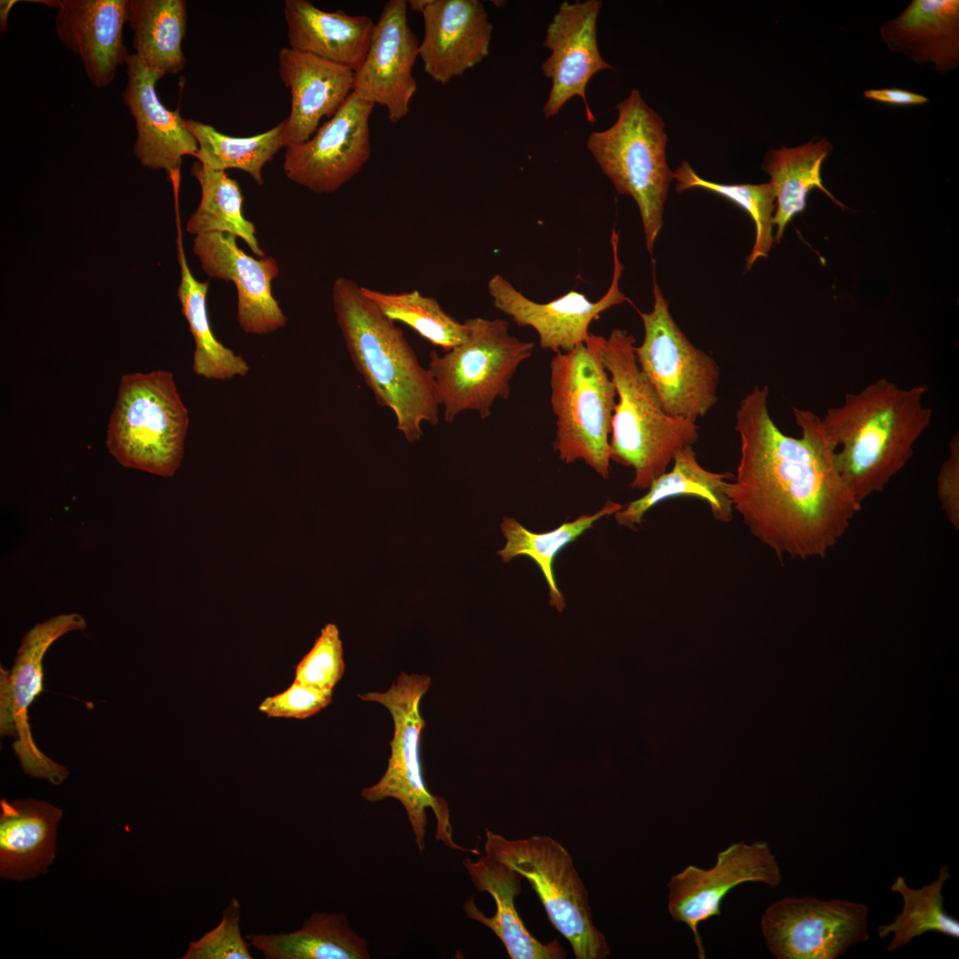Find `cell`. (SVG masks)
I'll return each instance as SVG.
<instances>
[{"instance_id":"16","label":"cell","mask_w":959,"mask_h":959,"mask_svg":"<svg viewBox=\"0 0 959 959\" xmlns=\"http://www.w3.org/2000/svg\"><path fill=\"white\" fill-rule=\"evenodd\" d=\"M374 107L352 92L308 140L286 148V177L320 194L333 193L350 181L370 157Z\"/></svg>"},{"instance_id":"19","label":"cell","mask_w":959,"mask_h":959,"mask_svg":"<svg viewBox=\"0 0 959 959\" xmlns=\"http://www.w3.org/2000/svg\"><path fill=\"white\" fill-rule=\"evenodd\" d=\"M236 236L223 233L194 235L193 252L211 278L232 281L237 292V321L246 334L266 335L283 328L288 317L272 293L280 273L273 257L245 253Z\"/></svg>"},{"instance_id":"10","label":"cell","mask_w":959,"mask_h":959,"mask_svg":"<svg viewBox=\"0 0 959 959\" xmlns=\"http://www.w3.org/2000/svg\"><path fill=\"white\" fill-rule=\"evenodd\" d=\"M484 850L487 857L510 866L528 881L576 959H605L610 955L605 935L593 923L588 891L560 843L543 835L508 839L487 830Z\"/></svg>"},{"instance_id":"20","label":"cell","mask_w":959,"mask_h":959,"mask_svg":"<svg viewBox=\"0 0 959 959\" xmlns=\"http://www.w3.org/2000/svg\"><path fill=\"white\" fill-rule=\"evenodd\" d=\"M422 15L419 56L435 82L446 84L487 57L494 27L480 1L433 0Z\"/></svg>"},{"instance_id":"25","label":"cell","mask_w":959,"mask_h":959,"mask_svg":"<svg viewBox=\"0 0 959 959\" xmlns=\"http://www.w3.org/2000/svg\"><path fill=\"white\" fill-rule=\"evenodd\" d=\"M892 52L945 74L959 67V1L913 0L880 28Z\"/></svg>"},{"instance_id":"42","label":"cell","mask_w":959,"mask_h":959,"mask_svg":"<svg viewBox=\"0 0 959 959\" xmlns=\"http://www.w3.org/2000/svg\"><path fill=\"white\" fill-rule=\"evenodd\" d=\"M949 456L938 476V495L947 519L959 528V434L949 441Z\"/></svg>"},{"instance_id":"1","label":"cell","mask_w":959,"mask_h":959,"mask_svg":"<svg viewBox=\"0 0 959 959\" xmlns=\"http://www.w3.org/2000/svg\"><path fill=\"white\" fill-rule=\"evenodd\" d=\"M769 389L741 400L735 430L740 459L727 495L750 533L781 560L823 558L861 504L844 482L820 417L793 408L800 438L782 432L768 409Z\"/></svg>"},{"instance_id":"40","label":"cell","mask_w":959,"mask_h":959,"mask_svg":"<svg viewBox=\"0 0 959 959\" xmlns=\"http://www.w3.org/2000/svg\"><path fill=\"white\" fill-rule=\"evenodd\" d=\"M241 906L233 898L219 923L199 939L190 942L183 959H252L250 943L241 932Z\"/></svg>"},{"instance_id":"14","label":"cell","mask_w":959,"mask_h":959,"mask_svg":"<svg viewBox=\"0 0 959 959\" xmlns=\"http://www.w3.org/2000/svg\"><path fill=\"white\" fill-rule=\"evenodd\" d=\"M781 881L780 866L766 842L734 843L717 853L712 868L702 869L690 865L672 876L668 884V909L677 923L688 926L698 957L704 959L698 927L721 915V905L727 894L744 883L759 882L776 887Z\"/></svg>"},{"instance_id":"39","label":"cell","mask_w":959,"mask_h":959,"mask_svg":"<svg viewBox=\"0 0 959 959\" xmlns=\"http://www.w3.org/2000/svg\"><path fill=\"white\" fill-rule=\"evenodd\" d=\"M345 672L343 646L336 624L328 623L311 650L295 669L294 681L322 690L333 691Z\"/></svg>"},{"instance_id":"22","label":"cell","mask_w":959,"mask_h":959,"mask_svg":"<svg viewBox=\"0 0 959 959\" xmlns=\"http://www.w3.org/2000/svg\"><path fill=\"white\" fill-rule=\"evenodd\" d=\"M52 6L56 34L79 56L91 83L99 89L111 84L130 55L123 36L126 0H60Z\"/></svg>"},{"instance_id":"29","label":"cell","mask_w":959,"mask_h":959,"mask_svg":"<svg viewBox=\"0 0 959 959\" xmlns=\"http://www.w3.org/2000/svg\"><path fill=\"white\" fill-rule=\"evenodd\" d=\"M672 463L671 470L654 480L643 496L614 514L616 522L635 529L651 508L678 496L702 499L709 504L716 519L725 523L731 521L733 508L727 495V480L733 478L732 474L713 472L703 468L697 461L693 446L678 450Z\"/></svg>"},{"instance_id":"18","label":"cell","mask_w":959,"mask_h":959,"mask_svg":"<svg viewBox=\"0 0 959 959\" xmlns=\"http://www.w3.org/2000/svg\"><path fill=\"white\" fill-rule=\"evenodd\" d=\"M404 0L385 3L373 29L366 57L354 71L353 92L365 101L384 107L396 123L409 112L416 91L413 67L419 42L408 23Z\"/></svg>"},{"instance_id":"37","label":"cell","mask_w":959,"mask_h":959,"mask_svg":"<svg viewBox=\"0 0 959 959\" xmlns=\"http://www.w3.org/2000/svg\"><path fill=\"white\" fill-rule=\"evenodd\" d=\"M361 292L390 320L400 321L445 352L462 344L468 326L448 314L432 297L419 290L387 293L361 286Z\"/></svg>"},{"instance_id":"4","label":"cell","mask_w":959,"mask_h":959,"mask_svg":"<svg viewBox=\"0 0 959 959\" xmlns=\"http://www.w3.org/2000/svg\"><path fill=\"white\" fill-rule=\"evenodd\" d=\"M602 362L616 389L609 439L610 458L631 467V487L647 489L667 472L675 454L699 439L695 422L669 416L653 385L639 369L635 337L614 329L607 337L596 335Z\"/></svg>"},{"instance_id":"24","label":"cell","mask_w":959,"mask_h":959,"mask_svg":"<svg viewBox=\"0 0 959 959\" xmlns=\"http://www.w3.org/2000/svg\"><path fill=\"white\" fill-rule=\"evenodd\" d=\"M464 865L480 892H487L495 902L494 915H486L473 897L467 899L463 909L465 915L488 929L502 941L511 959H563L567 952L558 940L543 943L527 929L515 907V898L521 893L523 876L510 866L486 854L478 860L465 859Z\"/></svg>"},{"instance_id":"38","label":"cell","mask_w":959,"mask_h":959,"mask_svg":"<svg viewBox=\"0 0 959 959\" xmlns=\"http://www.w3.org/2000/svg\"><path fill=\"white\" fill-rule=\"evenodd\" d=\"M673 177L678 193L691 188L704 189L727 199L749 214L754 222L756 235L752 250L746 258L748 270L758 258L768 256L773 242V213L775 210V196L769 182L757 185L711 182L701 178L687 161L681 162Z\"/></svg>"},{"instance_id":"3","label":"cell","mask_w":959,"mask_h":959,"mask_svg":"<svg viewBox=\"0 0 959 959\" xmlns=\"http://www.w3.org/2000/svg\"><path fill=\"white\" fill-rule=\"evenodd\" d=\"M333 310L352 362L376 403L391 409L396 429L414 443L424 423L435 426L440 405L427 368L421 365L400 328L345 277L331 289Z\"/></svg>"},{"instance_id":"26","label":"cell","mask_w":959,"mask_h":959,"mask_svg":"<svg viewBox=\"0 0 959 959\" xmlns=\"http://www.w3.org/2000/svg\"><path fill=\"white\" fill-rule=\"evenodd\" d=\"M62 811L36 799L0 801V876L12 881L47 872Z\"/></svg>"},{"instance_id":"30","label":"cell","mask_w":959,"mask_h":959,"mask_svg":"<svg viewBox=\"0 0 959 959\" xmlns=\"http://www.w3.org/2000/svg\"><path fill=\"white\" fill-rule=\"evenodd\" d=\"M250 946L267 959H369V942L340 913L313 912L301 927L284 933H249Z\"/></svg>"},{"instance_id":"34","label":"cell","mask_w":959,"mask_h":959,"mask_svg":"<svg viewBox=\"0 0 959 959\" xmlns=\"http://www.w3.org/2000/svg\"><path fill=\"white\" fill-rule=\"evenodd\" d=\"M191 175L199 182L201 200L187 220L186 230L191 234L223 233L241 238L258 258L265 257L257 236L256 226L242 213L243 196L239 184L226 171L209 169L198 161Z\"/></svg>"},{"instance_id":"21","label":"cell","mask_w":959,"mask_h":959,"mask_svg":"<svg viewBox=\"0 0 959 959\" xmlns=\"http://www.w3.org/2000/svg\"><path fill=\"white\" fill-rule=\"evenodd\" d=\"M125 65L127 83L123 99L135 120L136 158L150 170H163L169 175L180 171L183 157L195 156L198 146L179 111L167 108L160 100L155 85L163 76L134 53L129 55Z\"/></svg>"},{"instance_id":"6","label":"cell","mask_w":959,"mask_h":959,"mask_svg":"<svg viewBox=\"0 0 959 959\" xmlns=\"http://www.w3.org/2000/svg\"><path fill=\"white\" fill-rule=\"evenodd\" d=\"M189 414L170 371L121 377L106 445L123 466L162 477L181 465Z\"/></svg>"},{"instance_id":"31","label":"cell","mask_w":959,"mask_h":959,"mask_svg":"<svg viewBox=\"0 0 959 959\" xmlns=\"http://www.w3.org/2000/svg\"><path fill=\"white\" fill-rule=\"evenodd\" d=\"M825 138L795 147H781L768 152L762 168L769 174L775 196L773 226L775 241L780 242L786 226L806 207L809 193L818 188L841 208L844 206L823 186L821 167L831 152Z\"/></svg>"},{"instance_id":"5","label":"cell","mask_w":959,"mask_h":959,"mask_svg":"<svg viewBox=\"0 0 959 959\" xmlns=\"http://www.w3.org/2000/svg\"><path fill=\"white\" fill-rule=\"evenodd\" d=\"M618 116L606 130L591 132L587 148L616 192L638 205L646 245L652 254L663 226V210L674 178L666 159L662 117L638 90L617 104Z\"/></svg>"},{"instance_id":"11","label":"cell","mask_w":959,"mask_h":959,"mask_svg":"<svg viewBox=\"0 0 959 959\" xmlns=\"http://www.w3.org/2000/svg\"><path fill=\"white\" fill-rule=\"evenodd\" d=\"M652 311L637 309L645 331L634 349L637 363L669 416L696 422L717 401L719 367L675 322L654 275Z\"/></svg>"},{"instance_id":"7","label":"cell","mask_w":959,"mask_h":959,"mask_svg":"<svg viewBox=\"0 0 959 959\" xmlns=\"http://www.w3.org/2000/svg\"><path fill=\"white\" fill-rule=\"evenodd\" d=\"M551 406L556 416L553 449L569 464L583 461L604 479L610 473L609 439L616 389L606 369L596 341L551 361Z\"/></svg>"},{"instance_id":"28","label":"cell","mask_w":959,"mask_h":959,"mask_svg":"<svg viewBox=\"0 0 959 959\" xmlns=\"http://www.w3.org/2000/svg\"><path fill=\"white\" fill-rule=\"evenodd\" d=\"M176 245L180 269L178 298L194 342L193 370L209 380L227 381L245 376L250 368L242 355L224 345L213 334L207 310L208 281L193 274L186 257L181 227L178 195H174Z\"/></svg>"},{"instance_id":"13","label":"cell","mask_w":959,"mask_h":959,"mask_svg":"<svg viewBox=\"0 0 959 959\" xmlns=\"http://www.w3.org/2000/svg\"><path fill=\"white\" fill-rule=\"evenodd\" d=\"M868 916L861 903L784 898L765 909L761 927L777 959H836L868 939Z\"/></svg>"},{"instance_id":"32","label":"cell","mask_w":959,"mask_h":959,"mask_svg":"<svg viewBox=\"0 0 959 959\" xmlns=\"http://www.w3.org/2000/svg\"><path fill=\"white\" fill-rule=\"evenodd\" d=\"M134 54L162 76L180 72L186 63L182 43L186 31L184 0H126Z\"/></svg>"},{"instance_id":"8","label":"cell","mask_w":959,"mask_h":959,"mask_svg":"<svg viewBox=\"0 0 959 959\" xmlns=\"http://www.w3.org/2000/svg\"><path fill=\"white\" fill-rule=\"evenodd\" d=\"M431 683L428 676L402 672L396 683L385 692L359 694L362 701L384 706L392 715L394 725L387 768L376 783L361 790V796L371 803L387 797L400 801L406 811L420 852L424 849L428 823L426 810L430 808L436 819L435 837L438 841L451 849L479 856L480 853L477 849H466L455 843L448 803L444 798L432 795L424 780L420 743L425 721L420 713V701Z\"/></svg>"},{"instance_id":"35","label":"cell","mask_w":959,"mask_h":959,"mask_svg":"<svg viewBox=\"0 0 959 959\" xmlns=\"http://www.w3.org/2000/svg\"><path fill=\"white\" fill-rule=\"evenodd\" d=\"M185 123L196 140L198 150L194 157L201 164L214 170H243L258 186L264 183V166L283 147L284 121L263 133L250 137L228 136L210 124L194 119H185Z\"/></svg>"},{"instance_id":"33","label":"cell","mask_w":959,"mask_h":959,"mask_svg":"<svg viewBox=\"0 0 959 959\" xmlns=\"http://www.w3.org/2000/svg\"><path fill=\"white\" fill-rule=\"evenodd\" d=\"M623 506L607 500L603 507L593 514H583L573 521H567L551 531L535 533L528 530L514 518L504 517L501 530L506 539L504 547L497 551L503 562L508 563L518 556H527L538 566L546 581L550 604L559 611L565 607V598L555 578L553 564L557 555L569 543L592 527L600 519L614 514Z\"/></svg>"},{"instance_id":"2","label":"cell","mask_w":959,"mask_h":959,"mask_svg":"<svg viewBox=\"0 0 959 959\" xmlns=\"http://www.w3.org/2000/svg\"><path fill=\"white\" fill-rule=\"evenodd\" d=\"M927 392L923 384L903 388L881 377L847 393L820 418L837 470L859 503L883 491L913 457L931 422L932 410L923 404Z\"/></svg>"},{"instance_id":"43","label":"cell","mask_w":959,"mask_h":959,"mask_svg":"<svg viewBox=\"0 0 959 959\" xmlns=\"http://www.w3.org/2000/svg\"><path fill=\"white\" fill-rule=\"evenodd\" d=\"M868 99L894 106H916L926 104L929 99L921 94L898 88L871 89L863 92Z\"/></svg>"},{"instance_id":"41","label":"cell","mask_w":959,"mask_h":959,"mask_svg":"<svg viewBox=\"0 0 959 959\" xmlns=\"http://www.w3.org/2000/svg\"><path fill=\"white\" fill-rule=\"evenodd\" d=\"M331 690L293 681L283 692L266 697L258 709L268 717L305 719L326 708L332 701Z\"/></svg>"},{"instance_id":"17","label":"cell","mask_w":959,"mask_h":959,"mask_svg":"<svg viewBox=\"0 0 959 959\" xmlns=\"http://www.w3.org/2000/svg\"><path fill=\"white\" fill-rule=\"evenodd\" d=\"M601 7L599 0L564 1L546 28L543 45L551 55L542 63V70L551 81L543 109L546 118L558 115L577 96L583 100L587 120L596 121L586 99V87L598 72L612 69L598 45L597 20Z\"/></svg>"},{"instance_id":"15","label":"cell","mask_w":959,"mask_h":959,"mask_svg":"<svg viewBox=\"0 0 959 959\" xmlns=\"http://www.w3.org/2000/svg\"><path fill=\"white\" fill-rule=\"evenodd\" d=\"M610 243L614 268L606 292L590 301L582 292L570 290L545 303L524 296L501 274L487 282V290L495 309L511 317L519 327H530L538 335L540 346L554 353H568L587 342L590 326L607 309L629 301L620 289L623 266L619 257V233L613 229Z\"/></svg>"},{"instance_id":"44","label":"cell","mask_w":959,"mask_h":959,"mask_svg":"<svg viewBox=\"0 0 959 959\" xmlns=\"http://www.w3.org/2000/svg\"><path fill=\"white\" fill-rule=\"evenodd\" d=\"M432 1L433 0H409L407 1V4L411 11L422 13Z\"/></svg>"},{"instance_id":"45","label":"cell","mask_w":959,"mask_h":959,"mask_svg":"<svg viewBox=\"0 0 959 959\" xmlns=\"http://www.w3.org/2000/svg\"><path fill=\"white\" fill-rule=\"evenodd\" d=\"M3 3H4V9L1 8V27L2 28L4 26V27L6 26L7 14H8L9 11L11 10V5L12 4V3H15V1H4Z\"/></svg>"},{"instance_id":"36","label":"cell","mask_w":959,"mask_h":959,"mask_svg":"<svg viewBox=\"0 0 959 959\" xmlns=\"http://www.w3.org/2000/svg\"><path fill=\"white\" fill-rule=\"evenodd\" d=\"M949 877L948 868L943 866L938 878L920 889L910 888L901 876L895 879L891 889L901 895L903 908L892 923L878 927L880 938L893 935L887 951H894L928 931L959 938L958 920L949 915L943 907L942 889Z\"/></svg>"},{"instance_id":"27","label":"cell","mask_w":959,"mask_h":959,"mask_svg":"<svg viewBox=\"0 0 959 959\" xmlns=\"http://www.w3.org/2000/svg\"><path fill=\"white\" fill-rule=\"evenodd\" d=\"M289 48L355 71L363 62L375 23L369 16L326 12L306 0H286Z\"/></svg>"},{"instance_id":"23","label":"cell","mask_w":959,"mask_h":959,"mask_svg":"<svg viewBox=\"0 0 959 959\" xmlns=\"http://www.w3.org/2000/svg\"><path fill=\"white\" fill-rule=\"evenodd\" d=\"M279 74L291 94L282 134L286 148L308 140L321 120L330 119L353 92V70L289 47L279 52Z\"/></svg>"},{"instance_id":"9","label":"cell","mask_w":959,"mask_h":959,"mask_svg":"<svg viewBox=\"0 0 959 959\" xmlns=\"http://www.w3.org/2000/svg\"><path fill=\"white\" fill-rule=\"evenodd\" d=\"M464 322L466 339L443 354L432 350L427 366L448 423L466 410L482 420L489 417L495 401L509 397L513 376L535 347L511 335L504 320L475 317Z\"/></svg>"},{"instance_id":"12","label":"cell","mask_w":959,"mask_h":959,"mask_svg":"<svg viewBox=\"0 0 959 959\" xmlns=\"http://www.w3.org/2000/svg\"><path fill=\"white\" fill-rule=\"evenodd\" d=\"M85 627V620L76 613L61 614L40 622L24 635L12 669L1 668V733L17 737L12 749L25 773L54 785L62 783L68 771L36 746L28 712L44 690L43 659L49 647L61 636Z\"/></svg>"}]
</instances>
